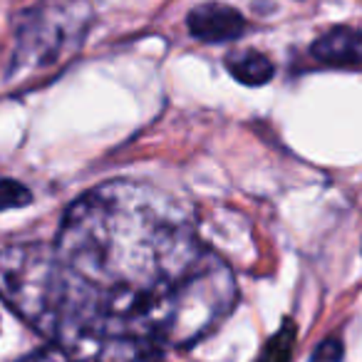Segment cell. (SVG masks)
<instances>
[{
  "label": "cell",
  "instance_id": "cell-1",
  "mask_svg": "<svg viewBox=\"0 0 362 362\" xmlns=\"http://www.w3.org/2000/svg\"><path fill=\"white\" fill-rule=\"evenodd\" d=\"M0 296L55 345L179 350L221 325L238 288L187 204L144 181L112 179L67 209L55 243L0 251Z\"/></svg>",
  "mask_w": 362,
  "mask_h": 362
},
{
  "label": "cell",
  "instance_id": "cell-2",
  "mask_svg": "<svg viewBox=\"0 0 362 362\" xmlns=\"http://www.w3.org/2000/svg\"><path fill=\"white\" fill-rule=\"evenodd\" d=\"M92 13L85 0H40L18 25L13 77L60 65L77 52L90 28Z\"/></svg>",
  "mask_w": 362,
  "mask_h": 362
},
{
  "label": "cell",
  "instance_id": "cell-3",
  "mask_svg": "<svg viewBox=\"0 0 362 362\" xmlns=\"http://www.w3.org/2000/svg\"><path fill=\"white\" fill-rule=\"evenodd\" d=\"M189 33L199 42L216 45V42H231L246 33V18L231 6L223 3H202L187 16Z\"/></svg>",
  "mask_w": 362,
  "mask_h": 362
},
{
  "label": "cell",
  "instance_id": "cell-4",
  "mask_svg": "<svg viewBox=\"0 0 362 362\" xmlns=\"http://www.w3.org/2000/svg\"><path fill=\"white\" fill-rule=\"evenodd\" d=\"M67 352L72 362H164L161 350L134 340H82Z\"/></svg>",
  "mask_w": 362,
  "mask_h": 362
},
{
  "label": "cell",
  "instance_id": "cell-5",
  "mask_svg": "<svg viewBox=\"0 0 362 362\" xmlns=\"http://www.w3.org/2000/svg\"><path fill=\"white\" fill-rule=\"evenodd\" d=\"M310 55L325 65H360L362 62V30L337 25L320 35L310 47Z\"/></svg>",
  "mask_w": 362,
  "mask_h": 362
},
{
  "label": "cell",
  "instance_id": "cell-6",
  "mask_svg": "<svg viewBox=\"0 0 362 362\" xmlns=\"http://www.w3.org/2000/svg\"><path fill=\"white\" fill-rule=\"evenodd\" d=\"M226 67L238 82H243V85H248V87L266 85L273 77V72H276L273 62L256 50L231 52V55L226 57Z\"/></svg>",
  "mask_w": 362,
  "mask_h": 362
},
{
  "label": "cell",
  "instance_id": "cell-7",
  "mask_svg": "<svg viewBox=\"0 0 362 362\" xmlns=\"http://www.w3.org/2000/svg\"><path fill=\"white\" fill-rule=\"evenodd\" d=\"M296 322L286 320L281 325V330L263 345V350L258 352L256 362H291L293 357V345H296Z\"/></svg>",
  "mask_w": 362,
  "mask_h": 362
},
{
  "label": "cell",
  "instance_id": "cell-8",
  "mask_svg": "<svg viewBox=\"0 0 362 362\" xmlns=\"http://www.w3.org/2000/svg\"><path fill=\"white\" fill-rule=\"evenodd\" d=\"M33 202V194L16 179H0V211L8 209H21Z\"/></svg>",
  "mask_w": 362,
  "mask_h": 362
},
{
  "label": "cell",
  "instance_id": "cell-9",
  "mask_svg": "<svg viewBox=\"0 0 362 362\" xmlns=\"http://www.w3.org/2000/svg\"><path fill=\"white\" fill-rule=\"evenodd\" d=\"M342 355H345V345H342V340H337V337H327V340H322L320 345L313 350L310 362H342Z\"/></svg>",
  "mask_w": 362,
  "mask_h": 362
},
{
  "label": "cell",
  "instance_id": "cell-10",
  "mask_svg": "<svg viewBox=\"0 0 362 362\" xmlns=\"http://www.w3.org/2000/svg\"><path fill=\"white\" fill-rule=\"evenodd\" d=\"M18 362H72V360H70V352H67V347L55 345V342H52L50 347L33 352V355L23 357V360H18Z\"/></svg>",
  "mask_w": 362,
  "mask_h": 362
}]
</instances>
